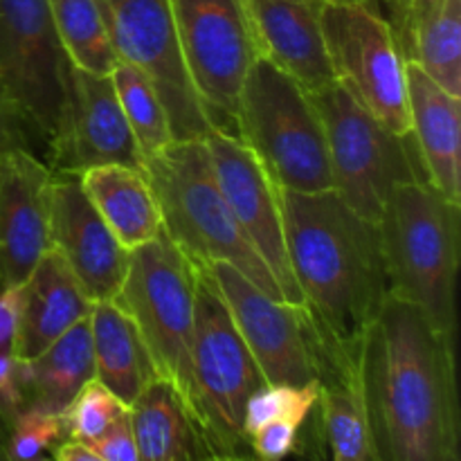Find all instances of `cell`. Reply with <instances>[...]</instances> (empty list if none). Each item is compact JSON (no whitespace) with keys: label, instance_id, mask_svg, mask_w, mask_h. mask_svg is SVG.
I'll return each mask as SVG.
<instances>
[{"label":"cell","instance_id":"1f68e13d","mask_svg":"<svg viewBox=\"0 0 461 461\" xmlns=\"http://www.w3.org/2000/svg\"><path fill=\"white\" fill-rule=\"evenodd\" d=\"M302 423L293 419H277L250 435V453L257 461H282L291 453H297V432Z\"/></svg>","mask_w":461,"mask_h":461},{"label":"cell","instance_id":"4316f807","mask_svg":"<svg viewBox=\"0 0 461 461\" xmlns=\"http://www.w3.org/2000/svg\"><path fill=\"white\" fill-rule=\"evenodd\" d=\"M59 41L70 66L95 75H111L117 66L106 25L95 0H50Z\"/></svg>","mask_w":461,"mask_h":461},{"label":"cell","instance_id":"74e56055","mask_svg":"<svg viewBox=\"0 0 461 461\" xmlns=\"http://www.w3.org/2000/svg\"><path fill=\"white\" fill-rule=\"evenodd\" d=\"M441 0H412L410 3V14H408V23H405V34H403V43H401V52L405 50V43H408V36L423 18H428L432 14V9L439 5Z\"/></svg>","mask_w":461,"mask_h":461},{"label":"cell","instance_id":"7c38bea8","mask_svg":"<svg viewBox=\"0 0 461 461\" xmlns=\"http://www.w3.org/2000/svg\"><path fill=\"white\" fill-rule=\"evenodd\" d=\"M68 72L50 0H0V95L45 144L57 131Z\"/></svg>","mask_w":461,"mask_h":461},{"label":"cell","instance_id":"8992f818","mask_svg":"<svg viewBox=\"0 0 461 461\" xmlns=\"http://www.w3.org/2000/svg\"><path fill=\"white\" fill-rule=\"evenodd\" d=\"M261 385L264 374L234 327L210 270L198 268L187 414L207 455L250 453L243 414Z\"/></svg>","mask_w":461,"mask_h":461},{"label":"cell","instance_id":"8d00e7d4","mask_svg":"<svg viewBox=\"0 0 461 461\" xmlns=\"http://www.w3.org/2000/svg\"><path fill=\"white\" fill-rule=\"evenodd\" d=\"M50 459L52 461H106L104 457H99L88 444H81V441H75V439H63L61 444L52 450Z\"/></svg>","mask_w":461,"mask_h":461},{"label":"cell","instance_id":"4fadbf2b","mask_svg":"<svg viewBox=\"0 0 461 461\" xmlns=\"http://www.w3.org/2000/svg\"><path fill=\"white\" fill-rule=\"evenodd\" d=\"M212 279L268 385L318 381L324 336L304 304L275 300L230 264H212Z\"/></svg>","mask_w":461,"mask_h":461},{"label":"cell","instance_id":"52a82bcc","mask_svg":"<svg viewBox=\"0 0 461 461\" xmlns=\"http://www.w3.org/2000/svg\"><path fill=\"white\" fill-rule=\"evenodd\" d=\"M198 268L165 232L129 252L115 304L131 318L160 378L187 410L192 396V340Z\"/></svg>","mask_w":461,"mask_h":461},{"label":"cell","instance_id":"7bdbcfd3","mask_svg":"<svg viewBox=\"0 0 461 461\" xmlns=\"http://www.w3.org/2000/svg\"><path fill=\"white\" fill-rule=\"evenodd\" d=\"M39 461H52L50 457H43V459H39Z\"/></svg>","mask_w":461,"mask_h":461},{"label":"cell","instance_id":"5bb4252c","mask_svg":"<svg viewBox=\"0 0 461 461\" xmlns=\"http://www.w3.org/2000/svg\"><path fill=\"white\" fill-rule=\"evenodd\" d=\"M48 158L54 174L72 176L102 165L140 167V151L111 75L70 66L61 115L48 142Z\"/></svg>","mask_w":461,"mask_h":461},{"label":"cell","instance_id":"b9f144b4","mask_svg":"<svg viewBox=\"0 0 461 461\" xmlns=\"http://www.w3.org/2000/svg\"><path fill=\"white\" fill-rule=\"evenodd\" d=\"M322 3H333V5H363V3H376V0H322Z\"/></svg>","mask_w":461,"mask_h":461},{"label":"cell","instance_id":"f1b7e54d","mask_svg":"<svg viewBox=\"0 0 461 461\" xmlns=\"http://www.w3.org/2000/svg\"><path fill=\"white\" fill-rule=\"evenodd\" d=\"M320 383H306V385H261L255 394L248 399L246 414H243V430H246L248 444L252 432L261 426L277 419H293L304 426L306 419L318 408Z\"/></svg>","mask_w":461,"mask_h":461},{"label":"cell","instance_id":"44dd1931","mask_svg":"<svg viewBox=\"0 0 461 461\" xmlns=\"http://www.w3.org/2000/svg\"><path fill=\"white\" fill-rule=\"evenodd\" d=\"M358 349L324 340L320 356V426L333 461H369V432L358 383Z\"/></svg>","mask_w":461,"mask_h":461},{"label":"cell","instance_id":"9a60e30c","mask_svg":"<svg viewBox=\"0 0 461 461\" xmlns=\"http://www.w3.org/2000/svg\"><path fill=\"white\" fill-rule=\"evenodd\" d=\"M203 142L234 219L277 279L284 300L304 304L288 261L279 189L237 135L212 126Z\"/></svg>","mask_w":461,"mask_h":461},{"label":"cell","instance_id":"7402d4cb","mask_svg":"<svg viewBox=\"0 0 461 461\" xmlns=\"http://www.w3.org/2000/svg\"><path fill=\"white\" fill-rule=\"evenodd\" d=\"M79 183L124 250H135L162 232L156 196L140 167H93L79 176Z\"/></svg>","mask_w":461,"mask_h":461},{"label":"cell","instance_id":"60d3db41","mask_svg":"<svg viewBox=\"0 0 461 461\" xmlns=\"http://www.w3.org/2000/svg\"><path fill=\"white\" fill-rule=\"evenodd\" d=\"M196 461H257L252 453H237V455H203Z\"/></svg>","mask_w":461,"mask_h":461},{"label":"cell","instance_id":"ab89813d","mask_svg":"<svg viewBox=\"0 0 461 461\" xmlns=\"http://www.w3.org/2000/svg\"><path fill=\"white\" fill-rule=\"evenodd\" d=\"M0 461H16L12 457V450H9L7 419H5L3 410H0Z\"/></svg>","mask_w":461,"mask_h":461},{"label":"cell","instance_id":"e575fe53","mask_svg":"<svg viewBox=\"0 0 461 461\" xmlns=\"http://www.w3.org/2000/svg\"><path fill=\"white\" fill-rule=\"evenodd\" d=\"M23 408L21 381H18V363L9 349H0V410L12 414Z\"/></svg>","mask_w":461,"mask_h":461},{"label":"cell","instance_id":"836d02e7","mask_svg":"<svg viewBox=\"0 0 461 461\" xmlns=\"http://www.w3.org/2000/svg\"><path fill=\"white\" fill-rule=\"evenodd\" d=\"M30 126L16 108L0 95V158L16 149H30ZM32 151V149H30Z\"/></svg>","mask_w":461,"mask_h":461},{"label":"cell","instance_id":"5b68a950","mask_svg":"<svg viewBox=\"0 0 461 461\" xmlns=\"http://www.w3.org/2000/svg\"><path fill=\"white\" fill-rule=\"evenodd\" d=\"M234 135L277 189L331 192L327 138L313 97L268 59L252 63L234 113Z\"/></svg>","mask_w":461,"mask_h":461},{"label":"cell","instance_id":"d6986e66","mask_svg":"<svg viewBox=\"0 0 461 461\" xmlns=\"http://www.w3.org/2000/svg\"><path fill=\"white\" fill-rule=\"evenodd\" d=\"M410 138L423 176L450 201L461 203V97L446 93L421 68L405 61Z\"/></svg>","mask_w":461,"mask_h":461},{"label":"cell","instance_id":"cb8c5ba5","mask_svg":"<svg viewBox=\"0 0 461 461\" xmlns=\"http://www.w3.org/2000/svg\"><path fill=\"white\" fill-rule=\"evenodd\" d=\"M93 336L95 378L124 405L158 376L147 345L129 315L115 302H95L88 315Z\"/></svg>","mask_w":461,"mask_h":461},{"label":"cell","instance_id":"6da1fadb","mask_svg":"<svg viewBox=\"0 0 461 461\" xmlns=\"http://www.w3.org/2000/svg\"><path fill=\"white\" fill-rule=\"evenodd\" d=\"M369 461H461L455 342L387 295L358 342Z\"/></svg>","mask_w":461,"mask_h":461},{"label":"cell","instance_id":"3957f363","mask_svg":"<svg viewBox=\"0 0 461 461\" xmlns=\"http://www.w3.org/2000/svg\"><path fill=\"white\" fill-rule=\"evenodd\" d=\"M156 196L162 232L198 268L230 264L275 300L282 288L234 219L205 142H171L140 162Z\"/></svg>","mask_w":461,"mask_h":461},{"label":"cell","instance_id":"603a6c76","mask_svg":"<svg viewBox=\"0 0 461 461\" xmlns=\"http://www.w3.org/2000/svg\"><path fill=\"white\" fill-rule=\"evenodd\" d=\"M90 378H95L93 336L84 318L36 358L18 363L23 408L61 414Z\"/></svg>","mask_w":461,"mask_h":461},{"label":"cell","instance_id":"f35d334b","mask_svg":"<svg viewBox=\"0 0 461 461\" xmlns=\"http://www.w3.org/2000/svg\"><path fill=\"white\" fill-rule=\"evenodd\" d=\"M410 3L412 0H385L387 9H390V25L394 30L396 41L399 45L403 43V34H405V23H408V14H410Z\"/></svg>","mask_w":461,"mask_h":461},{"label":"cell","instance_id":"ba28073f","mask_svg":"<svg viewBox=\"0 0 461 461\" xmlns=\"http://www.w3.org/2000/svg\"><path fill=\"white\" fill-rule=\"evenodd\" d=\"M311 97L322 117L333 192L356 214L378 223L396 185L426 180L412 138L392 133L338 81Z\"/></svg>","mask_w":461,"mask_h":461},{"label":"cell","instance_id":"d4e9b609","mask_svg":"<svg viewBox=\"0 0 461 461\" xmlns=\"http://www.w3.org/2000/svg\"><path fill=\"white\" fill-rule=\"evenodd\" d=\"M138 461H196L205 453L180 401L165 378L156 376L129 405Z\"/></svg>","mask_w":461,"mask_h":461},{"label":"cell","instance_id":"484cf974","mask_svg":"<svg viewBox=\"0 0 461 461\" xmlns=\"http://www.w3.org/2000/svg\"><path fill=\"white\" fill-rule=\"evenodd\" d=\"M403 59L421 68L446 93L461 97V0H441L410 32Z\"/></svg>","mask_w":461,"mask_h":461},{"label":"cell","instance_id":"30bf717a","mask_svg":"<svg viewBox=\"0 0 461 461\" xmlns=\"http://www.w3.org/2000/svg\"><path fill=\"white\" fill-rule=\"evenodd\" d=\"M117 61L135 68L160 97L174 142H201L212 122L187 72L169 0H95Z\"/></svg>","mask_w":461,"mask_h":461},{"label":"cell","instance_id":"9c48e42d","mask_svg":"<svg viewBox=\"0 0 461 461\" xmlns=\"http://www.w3.org/2000/svg\"><path fill=\"white\" fill-rule=\"evenodd\" d=\"M322 34L338 84L392 133L410 135L405 59L376 3H322Z\"/></svg>","mask_w":461,"mask_h":461},{"label":"cell","instance_id":"d6a6232c","mask_svg":"<svg viewBox=\"0 0 461 461\" xmlns=\"http://www.w3.org/2000/svg\"><path fill=\"white\" fill-rule=\"evenodd\" d=\"M88 446L106 461H138V448H135L133 430H131L129 410L99 439L90 441Z\"/></svg>","mask_w":461,"mask_h":461},{"label":"cell","instance_id":"83f0119b","mask_svg":"<svg viewBox=\"0 0 461 461\" xmlns=\"http://www.w3.org/2000/svg\"><path fill=\"white\" fill-rule=\"evenodd\" d=\"M122 113L126 117L135 147L140 151V162L149 156H156L162 149L174 142L169 117L153 86L140 75L135 68L117 61L111 72Z\"/></svg>","mask_w":461,"mask_h":461},{"label":"cell","instance_id":"4dcf8cb0","mask_svg":"<svg viewBox=\"0 0 461 461\" xmlns=\"http://www.w3.org/2000/svg\"><path fill=\"white\" fill-rule=\"evenodd\" d=\"M7 419V441L16 461H39L50 457L66 437L61 414L43 412L36 408H21Z\"/></svg>","mask_w":461,"mask_h":461},{"label":"cell","instance_id":"2e32d148","mask_svg":"<svg viewBox=\"0 0 461 461\" xmlns=\"http://www.w3.org/2000/svg\"><path fill=\"white\" fill-rule=\"evenodd\" d=\"M50 248L63 257L93 304L115 300L129 268V250L120 246L86 196L79 176H52Z\"/></svg>","mask_w":461,"mask_h":461},{"label":"cell","instance_id":"7a4b0ae2","mask_svg":"<svg viewBox=\"0 0 461 461\" xmlns=\"http://www.w3.org/2000/svg\"><path fill=\"white\" fill-rule=\"evenodd\" d=\"M288 261L320 331L358 349L390 295L378 223L356 214L336 192L279 189Z\"/></svg>","mask_w":461,"mask_h":461},{"label":"cell","instance_id":"d590c367","mask_svg":"<svg viewBox=\"0 0 461 461\" xmlns=\"http://www.w3.org/2000/svg\"><path fill=\"white\" fill-rule=\"evenodd\" d=\"M18 311H21V286L3 288L0 291V349L12 347L18 327Z\"/></svg>","mask_w":461,"mask_h":461},{"label":"cell","instance_id":"e0dca14e","mask_svg":"<svg viewBox=\"0 0 461 461\" xmlns=\"http://www.w3.org/2000/svg\"><path fill=\"white\" fill-rule=\"evenodd\" d=\"M52 176L30 149L0 158V291L21 286L50 248Z\"/></svg>","mask_w":461,"mask_h":461},{"label":"cell","instance_id":"f546056e","mask_svg":"<svg viewBox=\"0 0 461 461\" xmlns=\"http://www.w3.org/2000/svg\"><path fill=\"white\" fill-rule=\"evenodd\" d=\"M126 410L129 405L122 403L104 383L90 378L61 412L63 423H66V437L81 441V444H90V441L99 439Z\"/></svg>","mask_w":461,"mask_h":461},{"label":"cell","instance_id":"ffe728a7","mask_svg":"<svg viewBox=\"0 0 461 461\" xmlns=\"http://www.w3.org/2000/svg\"><path fill=\"white\" fill-rule=\"evenodd\" d=\"M93 302L57 250L48 248L21 284V311L12 351L18 363L36 358L79 320L88 318Z\"/></svg>","mask_w":461,"mask_h":461},{"label":"cell","instance_id":"ac0fdd59","mask_svg":"<svg viewBox=\"0 0 461 461\" xmlns=\"http://www.w3.org/2000/svg\"><path fill=\"white\" fill-rule=\"evenodd\" d=\"M257 48L309 93L336 81L322 34V0H246Z\"/></svg>","mask_w":461,"mask_h":461},{"label":"cell","instance_id":"8fae6325","mask_svg":"<svg viewBox=\"0 0 461 461\" xmlns=\"http://www.w3.org/2000/svg\"><path fill=\"white\" fill-rule=\"evenodd\" d=\"M192 84L212 126L234 135L239 93L261 57L246 0H169Z\"/></svg>","mask_w":461,"mask_h":461},{"label":"cell","instance_id":"277c9868","mask_svg":"<svg viewBox=\"0 0 461 461\" xmlns=\"http://www.w3.org/2000/svg\"><path fill=\"white\" fill-rule=\"evenodd\" d=\"M459 219L461 203L446 198L428 180L396 185L378 219L390 293L421 309L453 342Z\"/></svg>","mask_w":461,"mask_h":461}]
</instances>
